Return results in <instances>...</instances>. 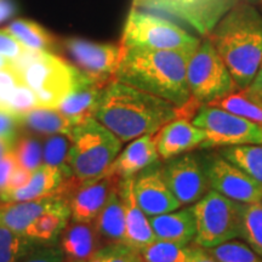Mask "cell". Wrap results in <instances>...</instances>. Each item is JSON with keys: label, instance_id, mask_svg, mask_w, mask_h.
I'll list each match as a JSON object with an SVG mask.
<instances>
[{"label": "cell", "instance_id": "1", "mask_svg": "<svg viewBox=\"0 0 262 262\" xmlns=\"http://www.w3.org/2000/svg\"><path fill=\"white\" fill-rule=\"evenodd\" d=\"M193 117L191 112L164 98L116 79L103 89L94 116L123 143L143 135H155L176 118Z\"/></svg>", "mask_w": 262, "mask_h": 262}, {"label": "cell", "instance_id": "2", "mask_svg": "<svg viewBox=\"0 0 262 262\" xmlns=\"http://www.w3.org/2000/svg\"><path fill=\"white\" fill-rule=\"evenodd\" d=\"M191 54L145 48H124L116 80L156 95L194 116L201 104L193 100L187 84Z\"/></svg>", "mask_w": 262, "mask_h": 262}, {"label": "cell", "instance_id": "3", "mask_svg": "<svg viewBox=\"0 0 262 262\" xmlns=\"http://www.w3.org/2000/svg\"><path fill=\"white\" fill-rule=\"evenodd\" d=\"M239 90L253 83L262 64V12L239 0L212 29L209 37Z\"/></svg>", "mask_w": 262, "mask_h": 262}, {"label": "cell", "instance_id": "4", "mask_svg": "<svg viewBox=\"0 0 262 262\" xmlns=\"http://www.w3.org/2000/svg\"><path fill=\"white\" fill-rule=\"evenodd\" d=\"M67 163L79 181L103 176L123 147V142L95 118L77 124L71 131Z\"/></svg>", "mask_w": 262, "mask_h": 262}, {"label": "cell", "instance_id": "5", "mask_svg": "<svg viewBox=\"0 0 262 262\" xmlns=\"http://www.w3.org/2000/svg\"><path fill=\"white\" fill-rule=\"evenodd\" d=\"M12 62L35 95L38 107L58 108L73 90L77 70L52 52L28 50Z\"/></svg>", "mask_w": 262, "mask_h": 262}, {"label": "cell", "instance_id": "6", "mask_svg": "<svg viewBox=\"0 0 262 262\" xmlns=\"http://www.w3.org/2000/svg\"><path fill=\"white\" fill-rule=\"evenodd\" d=\"M201 39L169 19L134 8L127 16L120 44L124 48H145L193 54Z\"/></svg>", "mask_w": 262, "mask_h": 262}, {"label": "cell", "instance_id": "7", "mask_svg": "<svg viewBox=\"0 0 262 262\" xmlns=\"http://www.w3.org/2000/svg\"><path fill=\"white\" fill-rule=\"evenodd\" d=\"M187 84L192 98L198 104H210L239 90L209 38H203L189 57Z\"/></svg>", "mask_w": 262, "mask_h": 262}, {"label": "cell", "instance_id": "8", "mask_svg": "<svg viewBox=\"0 0 262 262\" xmlns=\"http://www.w3.org/2000/svg\"><path fill=\"white\" fill-rule=\"evenodd\" d=\"M241 205L212 189L206 192L191 206L195 220L194 244L214 248L241 237Z\"/></svg>", "mask_w": 262, "mask_h": 262}, {"label": "cell", "instance_id": "9", "mask_svg": "<svg viewBox=\"0 0 262 262\" xmlns=\"http://www.w3.org/2000/svg\"><path fill=\"white\" fill-rule=\"evenodd\" d=\"M192 123L205 133L201 148L262 143L261 125L211 104H201Z\"/></svg>", "mask_w": 262, "mask_h": 262}, {"label": "cell", "instance_id": "10", "mask_svg": "<svg viewBox=\"0 0 262 262\" xmlns=\"http://www.w3.org/2000/svg\"><path fill=\"white\" fill-rule=\"evenodd\" d=\"M68 62L94 83L107 86L116 79L124 54L122 44H101L71 38L62 41ZM66 60V58H64Z\"/></svg>", "mask_w": 262, "mask_h": 262}, {"label": "cell", "instance_id": "11", "mask_svg": "<svg viewBox=\"0 0 262 262\" xmlns=\"http://www.w3.org/2000/svg\"><path fill=\"white\" fill-rule=\"evenodd\" d=\"M239 0H134L135 9H146L181 19L202 38L209 37L217 22Z\"/></svg>", "mask_w": 262, "mask_h": 262}, {"label": "cell", "instance_id": "12", "mask_svg": "<svg viewBox=\"0 0 262 262\" xmlns=\"http://www.w3.org/2000/svg\"><path fill=\"white\" fill-rule=\"evenodd\" d=\"M205 175L209 187L231 201L245 204L262 199L261 183L224 157L212 160Z\"/></svg>", "mask_w": 262, "mask_h": 262}, {"label": "cell", "instance_id": "13", "mask_svg": "<svg viewBox=\"0 0 262 262\" xmlns=\"http://www.w3.org/2000/svg\"><path fill=\"white\" fill-rule=\"evenodd\" d=\"M166 185L181 205L198 202L208 191L205 172L195 157L185 155L171 160L162 169Z\"/></svg>", "mask_w": 262, "mask_h": 262}, {"label": "cell", "instance_id": "14", "mask_svg": "<svg viewBox=\"0 0 262 262\" xmlns=\"http://www.w3.org/2000/svg\"><path fill=\"white\" fill-rule=\"evenodd\" d=\"M120 179L112 175L77 181L66 194L71 209V220L77 222H94L112 189L119 183Z\"/></svg>", "mask_w": 262, "mask_h": 262}, {"label": "cell", "instance_id": "15", "mask_svg": "<svg viewBox=\"0 0 262 262\" xmlns=\"http://www.w3.org/2000/svg\"><path fill=\"white\" fill-rule=\"evenodd\" d=\"M48 212H60L71 216L67 198L58 193L32 201L5 202V204H0V225L24 233L34 219Z\"/></svg>", "mask_w": 262, "mask_h": 262}, {"label": "cell", "instance_id": "16", "mask_svg": "<svg viewBox=\"0 0 262 262\" xmlns=\"http://www.w3.org/2000/svg\"><path fill=\"white\" fill-rule=\"evenodd\" d=\"M159 158L169 160L201 147L205 133L188 118H176L153 135Z\"/></svg>", "mask_w": 262, "mask_h": 262}, {"label": "cell", "instance_id": "17", "mask_svg": "<svg viewBox=\"0 0 262 262\" xmlns=\"http://www.w3.org/2000/svg\"><path fill=\"white\" fill-rule=\"evenodd\" d=\"M134 194L147 216L175 211L182 206L166 185L162 169L150 170L135 176Z\"/></svg>", "mask_w": 262, "mask_h": 262}, {"label": "cell", "instance_id": "18", "mask_svg": "<svg viewBox=\"0 0 262 262\" xmlns=\"http://www.w3.org/2000/svg\"><path fill=\"white\" fill-rule=\"evenodd\" d=\"M119 194L125 217V241L129 247L141 250L155 241V233L149 225L148 216L141 209L134 194V178L119 181Z\"/></svg>", "mask_w": 262, "mask_h": 262}, {"label": "cell", "instance_id": "19", "mask_svg": "<svg viewBox=\"0 0 262 262\" xmlns=\"http://www.w3.org/2000/svg\"><path fill=\"white\" fill-rule=\"evenodd\" d=\"M159 159L153 135H143L130 141L124 150L118 155L104 175L117 176L118 179L135 178L137 173L148 168Z\"/></svg>", "mask_w": 262, "mask_h": 262}, {"label": "cell", "instance_id": "20", "mask_svg": "<svg viewBox=\"0 0 262 262\" xmlns=\"http://www.w3.org/2000/svg\"><path fill=\"white\" fill-rule=\"evenodd\" d=\"M106 86L94 83L77 71L75 83L72 93L57 108L74 125L94 118L101 95Z\"/></svg>", "mask_w": 262, "mask_h": 262}, {"label": "cell", "instance_id": "21", "mask_svg": "<svg viewBox=\"0 0 262 262\" xmlns=\"http://www.w3.org/2000/svg\"><path fill=\"white\" fill-rule=\"evenodd\" d=\"M73 175L70 170L42 164L32 172L31 179L24 187L12 192L0 193L2 202H22L58 194L64 179Z\"/></svg>", "mask_w": 262, "mask_h": 262}, {"label": "cell", "instance_id": "22", "mask_svg": "<svg viewBox=\"0 0 262 262\" xmlns=\"http://www.w3.org/2000/svg\"><path fill=\"white\" fill-rule=\"evenodd\" d=\"M60 247L66 262H88L103 245L93 222L71 221L61 232Z\"/></svg>", "mask_w": 262, "mask_h": 262}, {"label": "cell", "instance_id": "23", "mask_svg": "<svg viewBox=\"0 0 262 262\" xmlns=\"http://www.w3.org/2000/svg\"><path fill=\"white\" fill-rule=\"evenodd\" d=\"M156 239L189 245L195 238V220L192 208L148 216Z\"/></svg>", "mask_w": 262, "mask_h": 262}, {"label": "cell", "instance_id": "24", "mask_svg": "<svg viewBox=\"0 0 262 262\" xmlns=\"http://www.w3.org/2000/svg\"><path fill=\"white\" fill-rule=\"evenodd\" d=\"M102 245L124 243L125 241V217L122 199L119 194V183L111 191L102 210L93 222Z\"/></svg>", "mask_w": 262, "mask_h": 262}, {"label": "cell", "instance_id": "25", "mask_svg": "<svg viewBox=\"0 0 262 262\" xmlns=\"http://www.w3.org/2000/svg\"><path fill=\"white\" fill-rule=\"evenodd\" d=\"M21 126L40 135H70L75 126L57 108L35 107L18 118Z\"/></svg>", "mask_w": 262, "mask_h": 262}, {"label": "cell", "instance_id": "26", "mask_svg": "<svg viewBox=\"0 0 262 262\" xmlns=\"http://www.w3.org/2000/svg\"><path fill=\"white\" fill-rule=\"evenodd\" d=\"M17 40L29 50L52 52L58 50L57 38L54 37L48 29L35 22L27 19H17L6 29Z\"/></svg>", "mask_w": 262, "mask_h": 262}, {"label": "cell", "instance_id": "27", "mask_svg": "<svg viewBox=\"0 0 262 262\" xmlns=\"http://www.w3.org/2000/svg\"><path fill=\"white\" fill-rule=\"evenodd\" d=\"M221 156L262 185V143L225 147Z\"/></svg>", "mask_w": 262, "mask_h": 262}, {"label": "cell", "instance_id": "28", "mask_svg": "<svg viewBox=\"0 0 262 262\" xmlns=\"http://www.w3.org/2000/svg\"><path fill=\"white\" fill-rule=\"evenodd\" d=\"M70 219V215L60 212L42 214L27 226L24 234L37 243H55Z\"/></svg>", "mask_w": 262, "mask_h": 262}, {"label": "cell", "instance_id": "29", "mask_svg": "<svg viewBox=\"0 0 262 262\" xmlns=\"http://www.w3.org/2000/svg\"><path fill=\"white\" fill-rule=\"evenodd\" d=\"M241 237L262 257V199L241 205Z\"/></svg>", "mask_w": 262, "mask_h": 262}, {"label": "cell", "instance_id": "30", "mask_svg": "<svg viewBox=\"0 0 262 262\" xmlns=\"http://www.w3.org/2000/svg\"><path fill=\"white\" fill-rule=\"evenodd\" d=\"M39 243L0 225V262H19Z\"/></svg>", "mask_w": 262, "mask_h": 262}, {"label": "cell", "instance_id": "31", "mask_svg": "<svg viewBox=\"0 0 262 262\" xmlns=\"http://www.w3.org/2000/svg\"><path fill=\"white\" fill-rule=\"evenodd\" d=\"M211 106L222 108L235 116L244 118L262 126V107L254 102L244 90H238L220 100L214 101Z\"/></svg>", "mask_w": 262, "mask_h": 262}, {"label": "cell", "instance_id": "32", "mask_svg": "<svg viewBox=\"0 0 262 262\" xmlns=\"http://www.w3.org/2000/svg\"><path fill=\"white\" fill-rule=\"evenodd\" d=\"M140 254L145 262H187L189 245L155 239L152 243L141 249Z\"/></svg>", "mask_w": 262, "mask_h": 262}, {"label": "cell", "instance_id": "33", "mask_svg": "<svg viewBox=\"0 0 262 262\" xmlns=\"http://www.w3.org/2000/svg\"><path fill=\"white\" fill-rule=\"evenodd\" d=\"M205 249L219 262H262V257L258 256L247 243L235 239L214 248Z\"/></svg>", "mask_w": 262, "mask_h": 262}, {"label": "cell", "instance_id": "34", "mask_svg": "<svg viewBox=\"0 0 262 262\" xmlns=\"http://www.w3.org/2000/svg\"><path fill=\"white\" fill-rule=\"evenodd\" d=\"M14 153L18 165L34 171L42 165V143L33 136H24L16 140Z\"/></svg>", "mask_w": 262, "mask_h": 262}, {"label": "cell", "instance_id": "35", "mask_svg": "<svg viewBox=\"0 0 262 262\" xmlns=\"http://www.w3.org/2000/svg\"><path fill=\"white\" fill-rule=\"evenodd\" d=\"M71 141L67 135H50L42 143V164L72 171L67 163Z\"/></svg>", "mask_w": 262, "mask_h": 262}, {"label": "cell", "instance_id": "36", "mask_svg": "<svg viewBox=\"0 0 262 262\" xmlns=\"http://www.w3.org/2000/svg\"><path fill=\"white\" fill-rule=\"evenodd\" d=\"M88 262H143L140 251L125 243L103 245Z\"/></svg>", "mask_w": 262, "mask_h": 262}, {"label": "cell", "instance_id": "37", "mask_svg": "<svg viewBox=\"0 0 262 262\" xmlns=\"http://www.w3.org/2000/svg\"><path fill=\"white\" fill-rule=\"evenodd\" d=\"M19 262H66V257L60 245L39 243Z\"/></svg>", "mask_w": 262, "mask_h": 262}, {"label": "cell", "instance_id": "38", "mask_svg": "<svg viewBox=\"0 0 262 262\" xmlns=\"http://www.w3.org/2000/svg\"><path fill=\"white\" fill-rule=\"evenodd\" d=\"M29 50L22 45L11 33L0 31V56L9 61H16L21 58Z\"/></svg>", "mask_w": 262, "mask_h": 262}, {"label": "cell", "instance_id": "39", "mask_svg": "<svg viewBox=\"0 0 262 262\" xmlns=\"http://www.w3.org/2000/svg\"><path fill=\"white\" fill-rule=\"evenodd\" d=\"M19 127H21V124H19L17 117L0 112V139L16 142Z\"/></svg>", "mask_w": 262, "mask_h": 262}, {"label": "cell", "instance_id": "40", "mask_svg": "<svg viewBox=\"0 0 262 262\" xmlns=\"http://www.w3.org/2000/svg\"><path fill=\"white\" fill-rule=\"evenodd\" d=\"M17 165L18 163L16 160L14 149L10 150L0 159V193L6 189L10 176Z\"/></svg>", "mask_w": 262, "mask_h": 262}, {"label": "cell", "instance_id": "41", "mask_svg": "<svg viewBox=\"0 0 262 262\" xmlns=\"http://www.w3.org/2000/svg\"><path fill=\"white\" fill-rule=\"evenodd\" d=\"M31 175H32V171H29V170L17 165L14 171H12L11 176H10L6 189L3 192H12V191H16V189L24 187L26 183L29 181V179H31Z\"/></svg>", "mask_w": 262, "mask_h": 262}, {"label": "cell", "instance_id": "42", "mask_svg": "<svg viewBox=\"0 0 262 262\" xmlns=\"http://www.w3.org/2000/svg\"><path fill=\"white\" fill-rule=\"evenodd\" d=\"M187 262H219L206 251L205 248L194 245L189 247V258Z\"/></svg>", "mask_w": 262, "mask_h": 262}, {"label": "cell", "instance_id": "43", "mask_svg": "<svg viewBox=\"0 0 262 262\" xmlns=\"http://www.w3.org/2000/svg\"><path fill=\"white\" fill-rule=\"evenodd\" d=\"M16 11H17V8L12 0H0V22L12 17Z\"/></svg>", "mask_w": 262, "mask_h": 262}, {"label": "cell", "instance_id": "44", "mask_svg": "<svg viewBox=\"0 0 262 262\" xmlns=\"http://www.w3.org/2000/svg\"><path fill=\"white\" fill-rule=\"evenodd\" d=\"M244 91L254 102H256L258 106L262 107V88H257V89H255V88H247V89H244Z\"/></svg>", "mask_w": 262, "mask_h": 262}, {"label": "cell", "instance_id": "45", "mask_svg": "<svg viewBox=\"0 0 262 262\" xmlns=\"http://www.w3.org/2000/svg\"><path fill=\"white\" fill-rule=\"evenodd\" d=\"M14 146L15 142H12V141L0 139V159H2L6 153L10 152V150L14 149Z\"/></svg>", "mask_w": 262, "mask_h": 262}, {"label": "cell", "instance_id": "46", "mask_svg": "<svg viewBox=\"0 0 262 262\" xmlns=\"http://www.w3.org/2000/svg\"><path fill=\"white\" fill-rule=\"evenodd\" d=\"M249 88H255V89H257V88H262V64H261V68L260 71H258V73L256 75V78H255L253 83Z\"/></svg>", "mask_w": 262, "mask_h": 262}, {"label": "cell", "instance_id": "47", "mask_svg": "<svg viewBox=\"0 0 262 262\" xmlns=\"http://www.w3.org/2000/svg\"><path fill=\"white\" fill-rule=\"evenodd\" d=\"M243 2H247L249 4H253L255 6L262 5V0H243Z\"/></svg>", "mask_w": 262, "mask_h": 262}, {"label": "cell", "instance_id": "48", "mask_svg": "<svg viewBox=\"0 0 262 262\" xmlns=\"http://www.w3.org/2000/svg\"><path fill=\"white\" fill-rule=\"evenodd\" d=\"M9 60H6V58H4L3 56H0V68L5 67L6 64H9Z\"/></svg>", "mask_w": 262, "mask_h": 262}, {"label": "cell", "instance_id": "49", "mask_svg": "<svg viewBox=\"0 0 262 262\" xmlns=\"http://www.w3.org/2000/svg\"><path fill=\"white\" fill-rule=\"evenodd\" d=\"M260 8H261V9H260V11L262 12V5H260Z\"/></svg>", "mask_w": 262, "mask_h": 262}, {"label": "cell", "instance_id": "50", "mask_svg": "<svg viewBox=\"0 0 262 262\" xmlns=\"http://www.w3.org/2000/svg\"><path fill=\"white\" fill-rule=\"evenodd\" d=\"M143 262H145V261H143Z\"/></svg>", "mask_w": 262, "mask_h": 262}]
</instances>
